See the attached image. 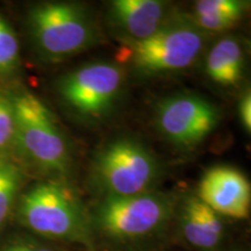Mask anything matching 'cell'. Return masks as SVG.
<instances>
[{
    "mask_svg": "<svg viewBox=\"0 0 251 251\" xmlns=\"http://www.w3.org/2000/svg\"><path fill=\"white\" fill-rule=\"evenodd\" d=\"M18 216L40 236L92 248L89 216L74 191L61 183L34 185L19 200Z\"/></svg>",
    "mask_w": 251,
    "mask_h": 251,
    "instance_id": "obj_1",
    "label": "cell"
},
{
    "mask_svg": "<svg viewBox=\"0 0 251 251\" xmlns=\"http://www.w3.org/2000/svg\"><path fill=\"white\" fill-rule=\"evenodd\" d=\"M15 119L14 148L46 174H69L71 153L51 112L35 94L23 91L11 98Z\"/></svg>",
    "mask_w": 251,
    "mask_h": 251,
    "instance_id": "obj_2",
    "label": "cell"
},
{
    "mask_svg": "<svg viewBox=\"0 0 251 251\" xmlns=\"http://www.w3.org/2000/svg\"><path fill=\"white\" fill-rule=\"evenodd\" d=\"M91 172L94 185L105 197H129L151 192L161 166L146 146L122 137L99 150Z\"/></svg>",
    "mask_w": 251,
    "mask_h": 251,
    "instance_id": "obj_3",
    "label": "cell"
},
{
    "mask_svg": "<svg viewBox=\"0 0 251 251\" xmlns=\"http://www.w3.org/2000/svg\"><path fill=\"white\" fill-rule=\"evenodd\" d=\"M205 35L192 20H170L148 39L126 43L121 61L146 76L183 70L193 64L203 48Z\"/></svg>",
    "mask_w": 251,
    "mask_h": 251,
    "instance_id": "obj_4",
    "label": "cell"
},
{
    "mask_svg": "<svg viewBox=\"0 0 251 251\" xmlns=\"http://www.w3.org/2000/svg\"><path fill=\"white\" fill-rule=\"evenodd\" d=\"M31 35L41 54L63 59L89 49L98 41V31L89 14L70 2H43L29 12Z\"/></svg>",
    "mask_w": 251,
    "mask_h": 251,
    "instance_id": "obj_5",
    "label": "cell"
},
{
    "mask_svg": "<svg viewBox=\"0 0 251 251\" xmlns=\"http://www.w3.org/2000/svg\"><path fill=\"white\" fill-rule=\"evenodd\" d=\"M174 197L151 192L129 197H105L96 209L94 222L115 241L129 242L158 233L170 220Z\"/></svg>",
    "mask_w": 251,
    "mask_h": 251,
    "instance_id": "obj_6",
    "label": "cell"
},
{
    "mask_svg": "<svg viewBox=\"0 0 251 251\" xmlns=\"http://www.w3.org/2000/svg\"><path fill=\"white\" fill-rule=\"evenodd\" d=\"M124 83L120 67L113 63H91L63 76L57 90L63 101L78 115L99 119L117 101Z\"/></svg>",
    "mask_w": 251,
    "mask_h": 251,
    "instance_id": "obj_7",
    "label": "cell"
},
{
    "mask_svg": "<svg viewBox=\"0 0 251 251\" xmlns=\"http://www.w3.org/2000/svg\"><path fill=\"white\" fill-rule=\"evenodd\" d=\"M220 122L214 103L197 94H177L161 100L156 107V126L165 140L192 148L212 134Z\"/></svg>",
    "mask_w": 251,
    "mask_h": 251,
    "instance_id": "obj_8",
    "label": "cell"
},
{
    "mask_svg": "<svg viewBox=\"0 0 251 251\" xmlns=\"http://www.w3.org/2000/svg\"><path fill=\"white\" fill-rule=\"evenodd\" d=\"M198 198L219 215L234 219L249 216L251 188L242 172L233 166H213L199 184Z\"/></svg>",
    "mask_w": 251,
    "mask_h": 251,
    "instance_id": "obj_9",
    "label": "cell"
},
{
    "mask_svg": "<svg viewBox=\"0 0 251 251\" xmlns=\"http://www.w3.org/2000/svg\"><path fill=\"white\" fill-rule=\"evenodd\" d=\"M170 5L161 0H114L109 4L112 24L128 42L146 40L170 20Z\"/></svg>",
    "mask_w": 251,
    "mask_h": 251,
    "instance_id": "obj_10",
    "label": "cell"
},
{
    "mask_svg": "<svg viewBox=\"0 0 251 251\" xmlns=\"http://www.w3.org/2000/svg\"><path fill=\"white\" fill-rule=\"evenodd\" d=\"M181 231L191 246L202 251H213L222 242L225 228L218 213L192 196L183 205Z\"/></svg>",
    "mask_w": 251,
    "mask_h": 251,
    "instance_id": "obj_11",
    "label": "cell"
},
{
    "mask_svg": "<svg viewBox=\"0 0 251 251\" xmlns=\"http://www.w3.org/2000/svg\"><path fill=\"white\" fill-rule=\"evenodd\" d=\"M243 49L235 37H225L213 46L205 63L207 76L222 86H233L242 79Z\"/></svg>",
    "mask_w": 251,
    "mask_h": 251,
    "instance_id": "obj_12",
    "label": "cell"
},
{
    "mask_svg": "<svg viewBox=\"0 0 251 251\" xmlns=\"http://www.w3.org/2000/svg\"><path fill=\"white\" fill-rule=\"evenodd\" d=\"M246 8V2L237 0H200L192 21L202 31H224L241 20Z\"/></svg>",
    "mask_w": 251,
    "mask_h": 251,
    "instance_id": "obj_13",
    "label": "cell"
},
{
    "mask_svg": "<svg viewBox=\"0 0 251 251\" xmlns=\"http://www.w3.org/2000/svg\"><path fill=\"white\" fill-rule=\"evenodd\" d=\"M21 171L9 158L0 159V231L5 227L17 200Z\"/></svg>",
    "mask_w": 251,
    "mask_h": 251,
    "instance_id": "obj_14",
    "label": "cell"
},
{
    "mask_svg": "<svg viewBox=\"0 0 251 251\" xmlns=\"http://www.w3.org/2000/svg\"><path fill=\"white\" fill-rule=\"evenodd\" d=\"M15 119L12 100L0 94V159L8 158L14 149Z\"/></svg>",
    "mask_w": 251,
    "mask_h": 251,
    "instance_id": "obj_15",
    "label": "cell"
},
{
    "mask_svg": "<svg viewBox=\"0 0 251 251\" xmlns=\"http://www.w3.org/2000/svg\"><path fill=\"white\" fill-rule=\"evenodd\" d=\"M19 62V42L14 30L0 17V72L13 71Z\"/></svg>",
    "mask_w": 251,
    "mask_h": 251,
    "instance_id": "obj_16",
    "label": "cell"
},
{
    "mask_svg": "<svg viewBox=\"0 0 251 251\" xmlns=\"http://www.w3.org/2000/svg\"><path fill=\"white\" fill-rule=\"evenodd\" d=\"M0 251H57L48 244L31 238H17L0 248Z\"/></svg>",
    "mask_w": 251,
    "mask_h": 251,
    "instance_id": "obj_17",
    "label": "cell"
},
{
    "mask_svg": "<svg viewBox=\"0 0 251 251\" xmlns=\"http://www.w3.org/2000/svg\"><path fill=\"white\" fill-rule=\"evenodd\" d=\"M240 115L242 125L248 133L251 129V96L248 92L244 94L240 101Z\"/></svg>",
    "mask_w": 251,
    "mask_h": 251,
    "instance_id": "obj_18",
    "label": "cell"
}]
</instances>
